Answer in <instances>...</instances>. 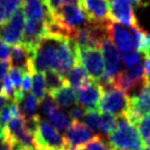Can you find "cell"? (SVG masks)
<instances>
[{"instance_id": "1", "label": "cell", "mask_w": 150, "mask_h": 150, "mask_svg": "<svg viewBox=\"0 0 150 150\" xmlns=\"http://www.w3.org/2000/svg\"><path fill=\"white\" fill-rule=\"evenodd\" d=\"M108 142L116 150H144L146 148L136 125L126 116H120L115 130L108 135Z\"/></svg>"}, {"instance_id": "2", "label": "cell", "mask_w": 150, "mask_h": 150, "mask_svg": "<svg viewBox=\"0 0 150 150\" xmlns=\"http://www.w3.org/2000/svg\"><path fill=\"white\" fill-rule=\"evenodd\" d=\"M63 35L56 33H47L38 43V47L31 56L34 72H46L56 69V54L59 41Z\"/></svg>"}, {"instance_id": "3", "label": "cell", "mask_w": 150, "mask_h": 150, "mask_svg": "<svg viewBox=\"0 0 150 150\" xmlns=\"http://www.w3.org/2000/svg\"><path fill=\"white\" fill-rule=\"evenodd\" d=\"M26 122L33 132L35 148L46 150H64L67 148L65 138L54 126L42 120L38 114Z\"/></svg>"}, {"instance_id": "4", "label": "cell", "mask_w": 150, "mask_h": 150, "mask_svg": "<svg viewBox=\"0 0 150 150\" xmlns=\"http://www.w3.org/2000/svg\"><path fill=\"white\" fill-rule=\"evenodd\" d=\"M103 88L102 98L99 103L100 112L110 113L115 116H124L129 104L128 93L114 86Z\"/></svg>"}, {"instance_id": "5", "label": "cell", "mask_w": 150, "mask_h": 150, "mask_svg": "<svg viewBox=\"0 0 150 150\" xmlns=\"http://www.w3.org/2000/svg\"><path fill=\"white\" fill-rule=\"evenodd\" d=\"M106 25L96 24L89 22L82 28L76 31L71 40L74 41L78 50L86 48H101V43L108 38Z\"/></svg>"}, {"instance_id": "6", "label": "cell", "mask_w": 150, "mask_h": 150, "mask_svg": "<svg viewBox=\"0 0 150 150\" xmlns=\"http://www.w3.org/2000/svg\"><path fill=\"white\" fill-rule=\"evenodd\" d=\"M101 48L103 50L105 62L104 74L100 79L99 83L102 87H108L112 86L113 80L120 72L121 68V54L117 50L115 44L111 41V38H105L101 43Z\"/></svg>"}, {"instance_id": "7", "label": "cell", "mask_w": 150, "mask_h": 150, "mask_svg": "<svg viewBox=\"0 0 150 150\" xmlns=\"http://www.w3.org/2000/svg\"><path fill=\"white\" fill-rule=\"evenodd\" d=\"M25 16L22 8H19L2 26H0V38L9 45L21 44L24 33Z\"/></svg>"}, {"instance_id": "8", "label": "cell", "mask_w": 150, "mask_h": 150, "mask_svg": "<svg viewBox=\"0 0 150 150\" xmlns=\"http://www.w3.org/2000/svg\"><path fill=\"white\" fill-rule=\"evenodd\" d=\"M148 114H150V86L145 83L136 96H129V104L124 116L137 125Z\"/></svg>"}, {"instance_id": "9", "label": "cell", "mask_w": 150, "mask_h": 150, "mask_svg": "<svg viewBox=\"0 0 150 150\" xmlns=\"http://www.w3.org/2000/svg\"><path fill=\"white\" fill-rule=\"evenodd\" d=\"M79 63L77 46L71 38H63L59 41L56 54V69L62 75L66 76L68 71Z\"/></svg>"}, {"instance_id": "10", "label": "cell", "mask_w": 150, "mask_h": 150, "mask_svg": "<svg viewBox=\"0 0 150 150\" xmlns=\"http://www.w3.org/2000/svg\"><path fill=\"white\" fill-rule=\"evenodd\" d=\"M78 60L88 71L89 76L93 81H100L102 76L104 74V62L102 57L100 48H86V50H78Z\"/></svg>"}, {"instance_id": "11", "label": "cell", "mask_w": 150, "mask_h": 150, "mask_svg": "<svg viewBox=\"0 0 150 150\" xmlns=\"http://www.w3.org/2000/svg\"><path fill=\"white\" fill-rule=\"evenodd\" d=\"M106 30H108V38H111V41L122 52L128 53V52L137 50L132 28H126L115 21H110L108 23Z\"/></svg>"}, {"instance_id": "12", "label": "cell", "mask_w": 150, "mask_h": 150, "mask_svg": "<svg viewBox=\"0 0 150 150\" xmlns=\"http://www.w3.org/2000/svg\"><path fill=\"white\" fill-rule=\"evenodd\" d=\"M145 79H146V74L144 65L138 64L137 66L129 68L128 70L120 71L113 80L112 86L129 93V91L136 88L142 87L145 84Z\"/></svg>"}, {"instance_id": "13", "label": "cell", "mask_w": 150, "mask_h": 150, "mask_svg": "<svg viewBox=\"0 0 150 150\" xmlns=\"http://www.w3.org/2000/svg\"><path fill=\"white\" fill-rule=\"evenodd\" d=\"M79 2L91 23L106 25L112 21L110 0H79Z\"/></svg>"}, {"instance_id": "14", "label": "cell", "mask_w": 150, "mask_h": 150, "mask_svg": "<svg viewBox=\"0 0 150 150\" xmlns=\"http://www.w3.org/2000/svg\"><path fill=\"white\" fill-rule=\"evenodd\" d=\"M42 110L50 123H53V125L59 132H67L72 124L71 117L67 115L64 111L59 110L57 103L50 94L46 96L42 101Z\"/></svg>"}, {"instance_id": "15", "label": "cell", "mask_w": 150, "mask_h": 150, "mask_svg": "<svg viewBox=\"0 0 150 150\" xmlns=\"http://www.w3.org/2000/svg\"><path fill=\"white\" fill-rule=\"evenodd\" d=\"M110 11L112 21L120 22L128 28L137 26L133 4L129 0H110Z\"/></svg>"}, {"instance_id": "16", "label": "cell", "mask_w": 150, "mask_h": 150, "mask_svg": "<svg viewBox=\"0 0 150 150\" xmlns=\"http://www.w3.org/2000/svg\"><path fill=\"white\" fill-rule=\"evenodd\" d=\"M96 136L93 130L89 128L83 123L78 121H72V124L64 136L67 148H76L87 145L92 138Z\"/></svg>"}, {"instance_id": "17", "label": "cell", "mask_w": 150, "mask_h": 150, "mask_svg": "<svg viewBox=\"0 0 150 150\" xmlns=\"http://www.w3.org/2000/svg\"><path fill=\"white\" fill-rule=\"evenodd\" d=\"M102 93H103L102 86L98 81H91L88 86L77 91V102L86 111L99 108Z\"/></svg>"}, {"instance_id": "18", "label": "cell", "mask_w": 150, "mask_h": 150, "mask_svg": "<svg viewBox=\"0 0 150 150\" xmlns=\"http://www.w3.org/2000/svg\"><path fill=\"white\" fill-rule=\"evenodd\" d=\"M9 63L11 65V67L20 68L24 72L34 74L33 67H32V60H31V54L21 44L12 46Z\"/></svg>"}, {"instance_id": "19", "label": "cell", "mask_w": 150, "mask_h": 150, "mask_svg": "<svg viewBox=\"0 0 150 150\" xmlns=\"http://www.w3.org/2000/svg\"><path fill=\"white\" fill-rule=\"evenodd\" d=\"M65 77H66L68 84L74 88L75 90H80L83 87L88 86L91 81H93L88 74V71L84 69L83 66L80 63H78L72 69L68 71V74Z\"/></svg>"}, {"instance_id": "20", "label": "cell", "mask_w": 150, "mask_h": 150, "mask_svg": "<svg viewBox=\"0 0 150 150\" xmlns=\"http://www.w3.org/2000/svg\"><path fill=\"white\" fill-rule=\"evenodd\" d=\"M50 96L54 98L55 102L60 108H70V106L72 108L74 105L78 104V102H77V93H76L75 89L70 87L69 84L64 86L59 90L52 93Z\"/></svg>"}, {"instance_id": "21", "label": "cell", "mask_w": 150, "mask_h": 150, "mask_svg": "<svg viewBox=\"0 0 150 150\" xmlns=\"http://www.w3.org/2000/svg\"><path fill=\"white\" fill-rule=\"evenodd\" d=\"M38 102L40 101L35 98L33 93H28L23 96L21 102L19 103L21 115L26 121H30V120H32L38 115L36 112H38Z\"/></svg>"}, {"instance_id": "22", "label": "cell", "mask_w": 150, "mask_h": 150, "mask_svg": "<svg viewBox=\"0 0 150 150\" xmlns=\"http://www.w3.org/2000/svg\"><path fill=\"white\" fill-rule=\"evenodd\" d=\"M45 79H46V87H47V92L48 94L54 93L55 91L59 90L64 86H67L68 82L66 80V77L62 75L60 72L56 70H47L45 72Z\"/></svg>"}, {"instance_id": "23", "label": "cell", "mask_w": 150, "mask_h": 150, "mask_svg": "<svg viewBox=\"0 0 150 150\" xmlns=\"http://www.w3.org/2000/svg\"><path fill=\"white\" fill-rule=\"evenodd\" d=\"M20 6L22 0H0V26L8 21Z\"/></svg>"}, {"instance_id": "24", "label": "cell", "mask_w": 150, "mask_h": 150, "mask_svg": "<svg viewBox=\"0 0 150 150\" xmlns=\"http://www.w3.org/2000/svg\"><path fill=\"white\" fill-rule=\"evenodd\" d=\"M33 94L38 101H43L47 96V87H46L45 75L43 72H34L33 74Z\"/></svg>"}, {"instance_id": "25", "label": "cell", "mask_w": 150, "mask_h": 150, "mask_svg": "<svg viewBox=\"0 0 150 150\" xmlns=\"http://www.w3.org/2000/svg\"><path fill=\"white\" fill-rule=\"evenodd\" d=\"M117 122H118V117L110 114V113H103L101 114L100 117V130L104 135H110V134L114 132L117 126Z\"/></svg>"}, {"instance_id": "26", "label": "cell", "mask_w": 150, "mask_h": 150, "mask_svg": "<svg viewBox=\"0 0 150 150\" xmlns=\"http://www.w3.org/2000/svg\"><path fill=\"white\" fill-rule=\"evenodd\" d=\"M100 117H101V112L99 108H93V110H88L86 111V114L83 116L84 122L83 124L87 125L89 128L96 132L100 129Z\"/></svg>"}, {"instance_id": "27", "label": "cell", "mask_w": 150, "mask_h": 150, "mask_svg": "<svg viewBox=\"0 0 150 150\" xmlns=\"http://www.w3.org/2000/svg\"><path fill=\"white\" fill-rule=\"evenodd\" d=\"M136 126L139 130L145 146L150 147V114L142 117Z\"/></svg>"}, {"instance_id": "28", "label": "cell", "mask_w": 150, "mask_h": 150, "mask_svg": "<svg viewBox=\"0 0 150 150\" xmlns=\"http://www.w3.org/2000/svg\"><path fill=\"white\" fill-rule=\"evenodd\" d=\"M87 150H113L110 142H106L103 136L101 135H96L90 142L86 145Z\"/></svg>"}, {"instance_id": "29", "label": "cell", "mask_w": 150, "mask_h": 150, "mask_svg": "<svg viewBox=\"0 0 150 150\" xmlns=\"http://www.w3.org/2000/svg\"><path fill=\"white\" fill-rule=\"evenodd\" d=\"M140 58H142V54L140 52H128V53H124L123 55V63L127 68H133V67L137 66L138 64H140Z\"/></svg>"}, {"instance_id": "30", "label": "cell", "mask_w": 150, "mask_h": 150, "mask_svg": "<svg viewBox=\"0 0 150 150\" xmlns=\"http://www.w3.org/2000/svg\"><path fill=\"white\" fill-rule=\"evenodd\" d=\"M24 71L21 70L20 68H17V67H11L10 68V71H9V77L12 81L13 86H14V89L16 90H20L21 89V84H22V79H23V76H24Z\"/></svg>"}, {"instance_id": "31", "label": "cell", "mask_w": 150, "mask_h": 150, "mask_svg": "<svg viewBox=\"0 0 150 150\" xmlns=\"http://www.w3.org/2000/svg\"><path fill=\"white\" fill-rule=\"evenodd\" d=\"M12 118V113H11V103L8 101L0 111V128L4 129L6 126L8 125V123Z\"/></svg>"}, {"instance_id": "32", "label": "cell", "mask_w": 150, "mask_h": 150, "mask_svg": "<svg viewBox=\"0 0 150 150\" xmlns=\"http://www.w3.org/2000/svg\"><path fill=\"white\" fill-rule=\"evenodd\" d=\"M84 114H86V110L82 106H80L79 104L74 105L69 111V116L71 117L72 121L80 122L81 120H83Z\"/></svg>"}, {"instance_id": "33", "label": "cell", "mask_w": 150, "mask_h": 150, "mask_svg": "<svg viewBox=\"0 0 150 150\" xmlns=\"http://www.w3.org/2000/svg\"><path fill=\"white\" fill-rule=\"evenodd\" d=\"M10 56H11V48L9 47V44H7L0 38V60L9 62Z\"/></svg>"}, {"instance_id": "34", "label": "cell", "mask_w": 150, "mask_h": 150, "mask_svg": "<svg viewBox=\"0 0 150 150\" xmlns=\"http://www.w3.org/2000/svg\"><path fill=\"white\" fill-rule=\"evenodd\" d=\"M32 75L31 72H25L22 79L21 90L24 92H29L32 89Z\"/></svg>"}, {"instance_id": "35", "label": "cell", "mask_w": 150, "mask_h": 150, "mask_svg": "<svg viewBox=\"0 0 150 150\" xmlns=\"http://www.w3.org/2000/svg\"><path fill=\"white\" fill-rule=\"evenodd\" d=\"M10 63L9 62H4V60H0V82L4 80V78L7 76V71L10 68Z\"/></svg>"}, {"instance_id": "36", "label": "cell", "mask_w": 150, "mask_h": 150, "mask_svg": "<svg viewBox=\"0 0 150 150\" xmlns=\"http://www.w3.org/2000/svg\"><path fill=\"white\" fill-rule=\"evenodd\" d=\"M144 69L146 77L150 76V56H145V62H144Z\"/></svg>"}, {"instance_id": "37", "label": "cell", "mask_w": 150, "mask_h": 150, "mask_svg": "<svg viewBox=\"0 0 150 150\" xmlns=\"http://www.w3.org/2000/svg\"><path fill=\"white\" fill-rule=\"evenodd\" d=\"M8 101L9 100H7V99H6V98H4V96H2V94H0V111H1V108H4V104H6V103H7Z\"/></svg>"}, {"instance_id": "38", "label": "cell", "mask_w": 150, "mask_h": 150, "mask_svg": "<svg viewBox=\"0 0 150 150\" xmlns=\"http://www.w3.org/2000/svg\"><path fill=\"white\" fill-rule=\"evenodd\" d=\"M76 1H79V0H62V2H63V4H71V2H76Z\"/></svg>"}, {"instance_id": "39", "label": "cell", "mask_w": 150, "mask_h": 150, "mask_svg": "<svg viewBox=\"0 0 150 150\" xmlns=\"http://www.w3.org/2000/svg\"><path fill=\"white\" fill-rule=\"evenodd\" d=\"M69 150H87V149H86V147L80 146V147H76V148H71V149H69Z\"/></svg>"}, {"instance_id": "40", "label": "cell", "mask_w": 150, "mask_h": 150, "mask_svg": "<svg viewBox=\"0 0 150 150\" xmlns=\"http://www.w3.org/2000/svg\"><path fill=\"white\" fill-rule=\"evenodd\" d=\"M144 54H145V56H150V43H149V45H148V47H147L146 52H145Z\"/></svg>"}, {"instance_id": "41", "label": "cell", "mask_w": 150, "mask_h": 150, "mask_svg": "<svg viewBox=\"0 0 150 150\" xmlns=\"http://www.w3.org/2000/svg\"><path fill=\"white\" fill-rule=\"evenodd\" d=\"M30 150H46V149H41V148H32V149Z\"/></svg>"}, {"instance_id": "42", "label": "cell", "mask_w": 150, "mask_h": 150, "mask_svg": "<svg viewBox=\"0 0 150 150\" xmlns=\"http://www.w3.org/2000/svg\"><path fill=\"white\" fill-rule=\"evenodd\" d=\"M144 150H150V147H147V148H145Z\"/></svg>"}, {"instance_id": "43", "label": "cell", "mask_w": 150, "mask_h": 150, "mask_svg": "<svg viewBox=\"0 0 150 150\" xmlns=\"http://www.w3.org/2000/svg\"><path fill=\"white\" fill-rule=\"evenodd\" d=\"M113 150H116V149H113Z\"/></svg>"}]
</instances>
